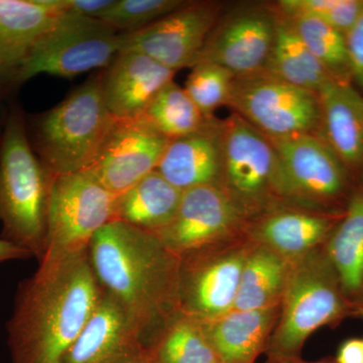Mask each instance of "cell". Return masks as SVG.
I'll list each match as a JSON object with an SVG mask.
<instances>
[{"label":"cell","instance_id":"d590c367","mask_svg":"<svg viewBox=\"0 0 363 363\" xmlns=\"http://www.w3.org/2000/svg\"><path fill=\"white\" fill-rule=\"evenodd\" d=\"M30 257H33L28 250L0 238V264L9 260L26 259Z\"/></svg>","mask_w":363,"mask_h":363},{"label":"cell","instance_id":"5bb4252c","mask_svg":"<svg viewBox=\"0 0 363 363\" xmlns=\"http://www.w3.org/2000/svg\"><path fill=\"white\" fill-rule=\"evenodd\" d=\"M271 4H243L222 13L208 35L198 63H214L236 77L264 70L276 35Z\"/></svg>","mask_w":363,"mask_h":363},{"label":"cell","instance_id":"7402d4cb","mask_svg":"<svg viewBox=\"0 0 363 363\" xmlns=\"http://www.w3.org/2000/svg\"><path fill=\"white\" fill-rule=\"evenodd\" d=\"M61 14L55 0H0V63L11 81L33 45Z\"/></svg>","mask_w":363,"mask_h":363},{"label":"cell","instance_id":"cb8c5ba5","mask_svg":"<svg viewBox=\"0 0 363 363\" xmlns=\"http://www.w3.org/2000/svg\"><path fill=\"white\" fill-rule=\"evenodd\" d=\"M183 191L154 171L116 197L114 220L157 233L178 211Z\"/></svg>","mask_w":363,"mask_h":363},{"label":"cell","instance_id":"4dcf8cb0","mask_svg":"<svg viewBox=\"0 0 363 363\" xmlns=\"http://www.w3.org/2000/svg\"><path fill=\"white\" fill-rule=\"evenodd\" d=\"M187 4V0H116L99 20L116 32L135 33Z\"/></svg>","mask_w":363,"mask_h":363},{"label":"cell","instance_id":"6da1fadb","mask_svg":"<svg viewBox=\"0 0 363 363\" xmlns=\"http://www.w3.org/2000/svg\"><path fill=\"white\" fill-rule=\"evenodd\" d=\"M102 292L123 308L150 344L177 316L180 259L156 234L112 220L88 247Z\"/></svg>","mask_w":363,"mask_h":363},{"label":"cell","instance_id":"3957f363","mask_svg":"<svg viewBox=\"0 0 363 363\" xmlns=\"http://www.w3.org/2000/svg\"><path fill=\"white\" fill-rule=\"evenodd\" d=\"M52 176L33 152L26 116L11 102L0 140V222L2 240L44 257L47 213Z\"/></svg>","mask_w":363,"mask_h":363},{"label":"cell","instance_id":"4fadbf2b","mask_svg":"<svg viewBox=\"0 0 363 363\" xmlns=\"http://www.w3.org/2000/svg\"><path fill=\"white\" fill-rule=\"evenodd\" d=\"M222 13L220 2L188 1L143 30L121 33V52H142L176 72L193 68Z\"/></svg>","mask_w":363,"mask_h":363},{"label":"cell","instance_id":"8fae6325","mask_svg":"<svg viewBox=\"0 0 363 363\" xmlns=\"http://www.w3.org/2000/svg\"><path fill=\"white\" fill-rule=\"evenodd\" d=\"M252 245L245 238L179 257V313L209 322L233 310Z\"/></svg>","mask_w":363,"mask_h":363},{"label":"cell","instance_id":"30bf717a","mask_svg":"<svg viewBox=\"0 0 363 363\" xmlns=\"http://www.w3.org/2000/svg\"><path fill=\"white\" fill-rule=\"evenodd\" d=\"M295 206L328 213L345 211L357 186L342 162L316 135L271 138Z\"/></svg>","mask_w":363,"mask_h":363},{"label":"cell","instance_id":"9a60e30c","mask_svg":"<svg viewBox=\"0 0 363 363\" xmlns=\"http://www.w3.org/2000/svg\"><path fill=\"white\" fill-rule=\"evenodd\" d=\"M169 140L143 116L116 119L89 171L118 196L156 171Z\"/></svg>","mask_w":363,"mask_h":363},{"label":"cell","instance_id":"d6986e66","mask_svg":"<svg viewBox=\"0 0 363 363\" xmlns=\"http://www.w3.org/2000/svg\"><path fill=\"white\" fill-rule=\"evenodd\" d=\"M175 74L142 52H119L102 72V90L108 111L116 119L143 116L157 93L174 81Z\"/></svg>","mask_w":363,"mask_h":363},{"label":"cell","instance_id":"277c9868","mask_svg":"<svg viewBox=\"0 0 363 363\" xmlns=\"http://www.w3.org/2000/svg\"><path fill=\"white\" fill-rule=\"evenodd\" d=\"M102 90V72L67 95L50 111L26 116L35 154L52 176L87 171L114 121Z\"/></svg>","mask_w":363,"mask_h":363},{"label":"cell","instance_id":"d4e9b609","mask_svg":"<svg viewBox=\"0 0 363 363\" xmlns=\"http://www.w3.org/2000/svg\"><path fill=\"white\" fill-rule=\"evenodd\" d=\"M277 18L276 35L264 71L318 94L333 79L308 50L290 21L278 14Z\"/></svg>","mask_w":363,"mask_h":363},{"label":"cell","instance_id":"ab89813d","mask_svg":"<svg viewBox=\"0 0 363 363\" xmlns=\"http://www.w3.org/2000/svg\"><path fill=\"white\" fill-rule=\"evenodd\" d=\"M353 316L362 318L363 319V306L362 307H358L355 309L354 315H353Z\"/></svg>","mask_w":363,"mask_h":363},{"label":"cell","instance_id":"2e32d148","mask_svg":"<svg viewBox=\"0 0 363 363\" xmlns=\"http://www.w3.org/2000/svg\"><path fill=\"white\" fill-rule=\"evenodd\" d=\"M63 363H150V345L123 308L102 292Z\"/></svg>","mask_w":363,"mask_h":363},{"label":"cell","instance_id":"ac0fdd59","mask_svg":"<svg viewBox=\"0 0 363 363\" xmlns=\"http://www.w3.org/2000/svg\"><path fill=\"white\" fill-rule=\"evenodd\" d=\"M321 125L318 136L327 143L354 185L363 186V94L347 83L330 81L318 92Z\"/></svg>","mask_w":363,"mask_h":363},{"label":"cell","instance_id":"ba28073f","mask_svg":"<svg viewBox=\"0 0 363 363\" xmlns=\"http://www.w3.org/2000/svg\"><path fill=\"white\" fill-rule=\"evenodd\" d=\"M121 45V33L104 21L62 13L14 72L13 89L39 74L71 79L108 68Z\"/></svg>","mask_w":363,"mask_h":363},{"label":"cell","instance_id":"484cf974","mask_svg":"<svg viewBox=\"0 0 363 363\" xmlns=\"http://www.w3.org/2000/svg\"><path fill=\"white\" fill-rule=\"evenodd\" d=\"M290 267L291 262L278 253L252 243L241 272L233 310H259L281 305Z\"/></svg>","mask_w":363,"mask_h":363},{"label":"cell","instance_id":"603a6c76","mask_svg":"<svg viewBox=\"0 0 363 363\" xmlns=\"http://www.w3.org/2000/svg\"><path fill=\"white\" fill-rule=\"evenodd\" d=\"M323 247L344 295L355 311L363 306V186L355 188Z\"/></svg>","mask_w":363,"mask_h":363},{"label":"cell","instance_id":"5b68a950","mask_svg":"<svg viewBox=\"0 0 363 363\" xmlns=\"http://www.w3.org/2000/svg\"><path fill=\"white\" fill-rule=\"evenodd\" d=\"M353 313L323 245L291 262L281 313L264 351L267 362L300 357L306 340L315 331Z\"/></svg>","mask_w":363,"mask_h":363},{"label":"cell","instance_id":"74e56055","mask_svg":"<svg viewBox=\"0 0 363 363\" xmlns=\"http://www.w3.org/2000/svg\"><path fill=\"white\" fill-rule=\"evenodd\" d=\"M13 89L11 86V76L0 63V91L9 93Z\"/></svg>","mask_w":363,"mask_h":363},{"label":"cell","instance_id":"1f68e13d","mask_svg":"<svg viewBox=\"0 0 363 363\" xmlns=\"http://www.w3.org/2000/svg\"><path fill=\"white\" fill-rule=\"evenodd\" d=\"M363 13V0H337L319 21L346 35Z\"/></svg>","mask_w":363,"mask_h":363},{"label":"cell","instance_id":"44dd1931","mask_svg":"<svg viewBox=\"0 0 363 363\" xmlns=\"http://www.w3.org/2000/svg\"><path fill=\"white\" fill-rule=\"evenodd\" d=\"M281 305L259 310H231L203 322L217 359L222 363H255L278 322Z\"/></svg>","mask_w":363,"mask_h":363},{"label":"cell","instance_id":"8992f818","mask_svg":"<svg viewBox=\"0 0 363 363\" xmlns=\"http://www.w3.org/2000/svg\"><path fill=\"white\" fill-rule=\"evenodd\" d=\"M221 171L218 186L250 219L281 205L295 206L276 147L236 113L219 121Z\"/></svg>","mask_w":363,"mask_h":363},{"label":"cell","instance_id":"836d02e7","mask_svg":"<svg viewBox=\"0 0 363 363\" xmlns=\"http://www.w3.org/2000/svg\"><path fill=\"white\" fill-rule=\"evenodd\" d=\"M55 1L62 13L99 20L113 6L116 0H55Z\"/></svg>","mask_w":363,"mask_h":363},{"label":"cell","instance_id":"7c38bea8","mask_svg":"<svg viewBox=\"0 0 363 363\" xmlns=\"http://www.w3.org/2000/svg\"><path fill=\"white\" fill-rule=\"evenodd\" d=\"M250 219L218 185L188 189L169 225L155 233L178 257L247 238Z\"/></svg>","mask_w":363,"mask_h":363},{"label":"cell","instance_id":"52a82bcc","mask_svg":"<svg viewBox=\"0 0 363 363\" xmlns=\"http://www.w3.org/2000/svg\"><path fill=\"white\" fill-rule=\"evenodd\" d=\"M116 197L89 171L52 177L45 250L39 266L87 252L98 231L114 220Z\"/></svg>","mask_w":363,"mask_h":363},{"label":"cell","instance_id":"8d00e7d4","mask_svg":"<svg viewBox=\"0 0 363 363\" xmlns=\"http://www.w3.org/2000/svg\"><path fill=\"white\" fill-rule=\"evenodd\" d=\"M7 93L0 91V140L4 135L7 121H9V112H11V104H7Z\"/></svg>","mask_w":363,"mask_h":363},{"label":"cell","instance_id":"4316f807","mask_svg":"<svg viewBox=\"0 0 363 363\" xmlns=\"http://www.w3.org/2000/svg\"><path fill=\"white\" fill-rule=\"evenodd\" d=\"M215 354L204 324L177 315L150 344V363H213Z\"/></svg>","mask_w":363,"mask_h":363},{"label":"cell","instance_id":"d6a6232c","mask_svg":"<svg viewBox=\"0 0 363 363\" xmlns=\"http://www.w3.org/2000/svg\"><path fill=\"white\" fill-rule=\"evenodd\" d=\"M352 74V84L363 94V13L350 32L345 35Z\"/></svg>","mask_w":363,"mask_h":363},{"label":"cell","instance_id":"f1b7e54d","mask_svg":"<svg viewBox=\"0 0 363 363\" xmlns=\"http://www.w3.org/2000/svg\"><path fill=\"white\" fill-rule=\"evenodd\" d=\"M288 21L334 81L352 84L345 35L317 18H298Z\"/></svg>","mask_w":363,"mask_h":363},{"label":"cell","instance_id":"f546056e","mask_svg":"<svg viewBox=\"0 0 363 363\" xmlns=\"http://www.w3.org/2000/svg\"><path fill=\"white\" fill-rule=\"evenodd\" d=\"M235 77L224 67L203 62L191 68L184 89L205 118H213L216 109L227 105Z\"/></svg>","mask_w":363,"mask_h":363},{"label":"cell","instance_id":"e575fe53","mask_svg":"<svg viewBox=\"0 0 363 363\" xmlns=\"http://www.w3.org/2000/svg\"><path fill=\"white\" fill-rule=\"evenodd\" d=\"M337 363H363V339H350L340 346Z\"/></svg>","mask_w":363,"mask_h":363},{"label":"cell","instance_id":"e0dca14e","mask_svg":"<svg viewBox=\"0 0 363 363\" xmlns=\"http://www.w3.org/2000/svg\"><path fill=\"white\" fill-rule=\"evenodd\" d=\"M343 213L281 205L252 219L247 238L294 262L322 247Z\"/></svg>","mask_w":363,"mask_h":363},{"label":"cell","instance_id":"ffe728a7","mask_svg":"<svg viewBox=\"0 0 363 363\" xmlns=\"http://www.w3.org/2000/svg\"><path fill=\"white\" fill-rule=\"evenodd\" d=\"M219 121L210 118L200 130L169 140L157 171L172 185L186 191L218 185L221 171Z\"/></svg>","mask_w":363,"mask_h":363},{"label":"cell","instance_id":"9c48e42d","mask_svg":"<svg viewBox=\"0 0 363 363\" xmlns=\"http://www.w3.org/2000/svg\"><path fill=\"white\" fill-rule=\"evenodd\" d=\"M226 106L267 138L318 135L321 125L317 93L264 71L235 77Z\"/></svg>","mask_w":363,"mask_h":363},{"label":"cell","instance_id":"7a4b0ae2","mask_svg":"<svg viewBox=\"0 0 363 363\" xmlns=\"http://www.w3.org/2000/svg\"><path fill=\"white\" fill-rule=\"evenodd\" d=\"M87 252L21 281L7 335L13 363H63L101 297Z\"/></svg>","mask_w":363,"mask_h":363},{"label":"cell","instance_id":"83f0119b","mask_svg":"<svg viewBox=\"0 0 363 363\" xmlns=\"http://www.w3.org/2000/svg\"><path fill=\"white\" fill-rule=\"evenodd\" d=\"M143 118L169 140L197 131L207 123L184 87L172 81L155 96Z\"/></svg>","mask_w":363,"mask_h":363},{"label":"cell","instance_id":"60d3db41","mask_svg":"<svg viewBox=\"0 0 363 363\" xmlns=\"http://www.w3.org/2000/svg\"><path fill=\"white\" fill-rule=\"evenodd\" d=\"M213 363H222V362H219V360H216V362H215Z\"/></svg>","mask_w":363,"mask_h":363},{"label":"cell","instance_id":"f35d334b","mask_svg":"<svg viewBox=\"0 0 363 363\" xmlns=\"http://www.w3.org/2000/svg\"><path fill=\"white\" fill-rule=\"evenodd\" d=\"M267 363H332V362H303L302 359H301L300 357L298 358H294V359H288V360H284V362H267Z\"/></svg>","mask_w":363,"mask_h":363}]
</instances>
